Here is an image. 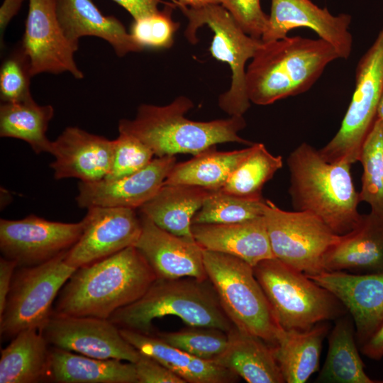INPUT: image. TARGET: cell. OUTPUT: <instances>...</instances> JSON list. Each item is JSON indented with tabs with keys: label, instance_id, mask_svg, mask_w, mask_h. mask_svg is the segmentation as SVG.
Listing matches in <instances>:
<instances>
[{
	"label": "cell",
	"instance_id": "1",
	"mask_svg": "<svg viewBox=\"0 0 383 383\" xmlns=\"http://www.w3.org/2000/svg\"><path fill=\"white\" fill-rule=\"evenodd\" d=\"M157 279L135 246L76 269L62 288L52 315L109 319L140 299Z\"/></svg>",
	"mask_w": 383,
	"mask_h": 383
},
{
	"label": "cell",
	"instance_id": "2",
	"mask_svg": "<svg viewBox=\"0 0 383 383\" xmlns=\"http://www.w3.org/2000/svg\"><path fill=\"white\" fill-rule=\"evenodd\" d=\"M287 165L294 210L313 213L338 235L357 226L362 213L350 164L328 162L318 150L302 143L290 152Z\"/></svg>",
	"mask_w": 383,
	"mask_h": 383
},
{
	"label": "cell",
	"instance_id": "3",
	"mask_svg": "<svg viewBox=\"0 0 383 383\" xmlns=\"http://www.w3.org/2000/svg\"><path fill=\"white\" fill-rule=\"evenodd\" d=\"M338 58L335 48L321 38L297 35L262 41L246 70L249 99L267 106L306 92Z\"/></svg>",
	"mask_w": 383,
	"mask_h": 383
},
{
	"label": "cell",
	"instance_id": "4",
	"mask_svg": "<svg viewBox=\"0 0 383 383\" xmlns=\"http://www.w3.org/2000/svg\"><path fill=\"white\" fill-rule=\"evenodd\" d=\"M193 106L192 101L184 96L164 106L141 104L134 119L119 121L118 131L141 140L156 157L178 153L195 155L223 143H254L238 135L246 126L243 116L195 121L185 116Z\"/></svg>",
	"mask_w": 383,
	"mask_h": 383
},
{
	"label": "cell",
	"instance_id": "5",
	"mask_svg": "<svg viewBox=\"0 0 383 383\" xmlns=\"http://www.w3.org/2000/svg\"><path fill=\"white\" fill-rule=\"evenodd\" d=\"M165 316H177L189 326L227 333L234 326L210 280L194 277L157 278L140 299L116 311L109 320L119 328L150 334L152 321Z\"/></svg>",
	"mask_w": 383,
	"mask_h": 383
},
{
	"label": "cell",
	"instance_id": "6",
	"mask_svg": "<svg viewBox=\"0 0 383 383\" xmlns=\"http://www.w3.org/2000/svg\"><path fill=\"white\" fill-rule=\"evenodd\" d=\"M253 270L277 322L284 330H307L347 311L329 291L275 257L260 262Z\"/></svg>",
	"mask_w": 383,
	"mask_h": 383
},
{
	"label": "cell",
	"instance_id": "7",
	"mask_svg": "<svg viewBox=\"0 0 383 383\" xmlns=\"http://www.w3.org/2000/svg\"><path fill=\"white\" fill-rule=\"evenodd\" d=\"M204 266L226 314L239 331L274 346L282 328L254 274L245 261L203 250Z\"/></svg>",
	"mask_w": 383,
	"mask_h": 383
},
{
	"label": "cell",
	"instance_id": "8",
	"mask_svg": "<svg viewBox=\"0 0 383 383\" xmlns=\"http://www.w3.org/2000/svg\"><path fill=\"white\" fill-rule=\"evenodd\" d=\"M177 7L188 19L184 35L191 43H197L200 27L206 25L212 30L209 51L213 57L227 63L231 71L230 88L219 96L218 106L230 116H243L251 103L246 88L245 65L255 55L262 40L245 33L221 4Z\"/></svg>",
	"mask_w": 383,
	"mask_h": 383
},
{
	"label": "cell",
	"instance_id": "9",
	"mask_svg": "<svg viewBox=\"0 0 383 383\" xmlns=\"http://www.w3.org/2000/svg\"><path fill=\"white\" fill-rule=\"evenodd\" d=\"M383 90V27L355 69V90L339 130L318 150L331 163L359 162L363 144L376 119Z\"/></svg>",
	"mask_w": 383,
	"mask_h": 383
},
{
	"label": "cell",
	"instance_id": "10",
	"mask_svg": "<svg viewBox=\"0 0 383 383\" xmlns=\"http://www.w3.org/2000/svg\"><path fill=\"white\" fill-rule=\"evenodd\" d=\"M67 251L52 260L15 271L6 306L0 315V335L13 338L20 332L40 331L52 314L60 289L76 270L65 261Z\"/></svg>",
	"mask_w": 383,
	"mask_h": 383
},
{
	"label": "cell",
	"instance_id": "11",
	"mask_svg": "<svg viewBox=\"0 0 383 383\" xmlns=\"http://www.w3.org/2000/svg\"><path fill=\"white\" fill-rule=\"evenodd\" d=\"M275 258L307 276L323 271V257L339 235L308 211H288L266 199L263 213Z\"/></svg>",
	"mask_w": 383,
	"mask_h": 383
},
{
	"label": "cell",
	"instance_id": "12",
	"mask_svg": "<svg viewBox=\"0 0 383 383\" xmlns=\"http://www.w3.org/2000/svg\"><path fill=\"white\" fill-rule=\"evenodd\" d=\"M84 228L77 223L51 221L30 214L19 220H0V250L18 267L36 266L68 251Z\"/></svg>",
	"mask_w": 383,
	"mask_h": 383
},
{
	"label": "cell",
	"instance_id": "13",
	"mask_svg": "<svg viewBox=\"0 0 383 383\" xmlns=\"http://www.w3.org/2000/svg\"><path fill=\"white\" fill-rule=\"evenodd\" d=\"M40 332L55 348L94 358L135 363L141 355L109 319L52 315Z\"/></svg>",
	"mask_w": 383,
	"mask_h": 383
},
{
	"label": "cell",
	"instance_id": "14",
	"mask_svg": "<svg viewBox=\"0 0 383 383\" xmlns=\"http://www.w3.org/2000/svg\"><path fill=\"white\" fill-rule=\"evenodd\" d=\"M25 32L20 43L27 55L33 77L48 72H69L82 79L74 58L78 50L67 38L59 22L56 0H28Z\"/></svg>",
	"mask_w": 383,
	"mask_h": 383
},
{
	"label": "cell",
	"instance_id": "15",
	"mask_svg": "<svg viewBox=\"0 0 383 383\" xmlns=\"http://www.w3.org/2000/svg\"><path fill=\"white\" fill-rule=\"evenodd\" d=\"M82 221V233L65 257L76 269L134 246L141 232L140 218L133 209L90 207Z\"/></svg>",
	"mask_w": 383,
	"mask_h": 383
},
{
	"label": "cell",
	"instance_id": "16",
	"mask_svg": "<svg viewBox=\"0 0 383 383\" xmlns=\"http://www.w3.org/2000/svg\"><path fill=\"white\" fill-rule=\"evenodd\" d=\"M177 163L174 155L156 157L141 170L128 176L78 184L79 207L94 206L140 209L163 186Z\"/></svg>",
	"mask_w": 383,
	"mask_h": 383
},
{
	"label": "cell",
	"instance_id": "17",
	"mask_svg": "<svg viewBox=\"0 0 383 383\" xmlns=\"http://www.w3.org/2000/svg\"><path fill=\"white\" fill-rule=\"evenodd\" d=\"M351 19L347 13L334 16L326 8H320L310 0H271L270 15L261 40H279L287 37L294 28L306 27L330 43L340 58L346 60L353 44L349 31Z\"/></svg>",
	"mask_w": 383,
	"mask_h": 383
},
{
	"label": "cell",
	"instance_id": "18",
	"mask_svg": "<svg viewBox=\"0 0 383 383\" xmlns=\"http://www.w3.org/2000/svg\"><path fill=\"white\" fill-rule=\"evenodd\" d=\"M333 294L348 311L361 346L383 322V272H323L308 276Z\"/></svg>",
	"mask_w": 383,
	"mask_h": 383
},
{
	"label": "cell",
	"instance_id": "19",
	"mask_svg": "<svg viewBox=\"0 0 383 383\" xmlns=\"http://www.w3.org/2000/svg\"><path fill=\"white\" fill-rule=\"evenodd\" d=\"M141 232L134 246L151 267L157 278L208 279L203 249L195 241L171 233L141 213Z\"/></svg>",
	"mask_w": 383,
	"mask_h": 383
},
{
	"label": "cell",
	"instance_id": "20",
	"mask_svg": "<svg viewBox=\"0 0 383 383\" xmlns=\"http://www.w3.org/2000/svg\"><path fill=\"white\" fill-rule=\"evenodd\" d=\"M50 154L55 158L50 166L55 179L77 178L82 182H96L110 172L113 140L78 127H67L52 141Z\"/></svg>",
	"mask_w": 383,
	"mask_h": 383
},
{
	"label": "cell",
	"instance_id": "21",
	"mask_svg": "<svg viewBox=\"0 0 383 383\" xmlns=\"http://www.w3.org/2000/svg\"><path fill=\"white\" fill-rule=\"evenodd\" d=\"M324 272H383V215L362 214L357 226L339 235L323 260Z\"/></svg>",
	"mask_w": 383,
	"mask_h": 383
},
{
	"label": "cell",
	"instance_id": "22",
	"mask_svg": "<svg viewBox=\"0 0 383 383\" xmlns=\"http://www.w3.org/2000/svg\"><path fill=\"white\" fill-rule=\"evenodd\" d=\"M191 230L203 250L237 257L252 267L274 257L264 216L234 223H195Z\"/></svg>",
	"mask_w": 383,
	"mask_h": 383
},
{
	"label": "cell",
	"instance_id": "23",
	"mask_svg": "<svg viewBox=\"0 0 383 383\" xmlns=\"http://www.w3.org/2000/svg\"><path fill=\"white\" fill-rule=\"evenodd\" d=\"M57 15L65 35L78 49L82 37L108 42L119 57L140 52V46L116 18L104 15L91 0H56Z\"/></svg>",
	"mask_w": 383,
	"mask_h": 383
},
{
	"label": "cell",
	"instance_id": "24",
	"mask_svg": "<svg viewBox=\"0 0 383 383\" xmlns=\"http://www.w3.org/2000/svg\"><path fill=\"white\" fill-rule=\"evenodd\" d=\"M122 336L138 352L165 365L187 383H230L239 377L213 360H204L177 348L157 336L119 328Z\"/></svg>",
	"mask_w": 383,
	"mask_h": 383
},
{
	"label": "cell",
	"instance_id": "25",
	"mask_svg": "<svg viewBox=\"0 0 383 383\" xmlns=\"http://www.w3.org/2000/svg\"><path fill=\"white\" fill-rule=\"evenodd\" d=\"M228 343L215 361L248 383H284L273 346L233 326Z\"/></svg>",
	"mask_w": 383,
	"mask_h": 383
},
{
	"label": "cell",
	"instance_id": "26",
	"mask_svg": "<svg viewBox=\"0 0 383 383\" xmlns=\"http://www.w3.org/2000/svg\"><path fill=\"white\" fill-rule=\"evenodd\" d=\"M211 191L186 184H163L140 208V213L171 233L194 239L191 230L192 219Z\"/></svg>",
	"mask_w": 383,
	"mask_h": 383
},
{
	"label": "cell",
	"instance_id": "27",
	"mask_svg": "<svg viewBox=\"0 0 383 383\" xmlns=\"http://www.w3.org/2000/svg\"><path fill=\"white\" fill-rule=\"evenodd\" d=\"M49 378L58 383H138L135 364L102 360L53 348Z\"/></svg>",
	"mask_w": 383,
	"mask_h": 383
},
{
	"label": "cell",
	"instance_id": "28",
	"mask_svg": "<svg viewBox=\"0 0 383 383\" xmlns=\"http://www.w3.org/2000/svg\"><path fill=\"white\" fill-rule=\"evenodd\" d=\"M328 331L323 322L304 331L281 329L273 349L284 382H306L318 370Z\"/></svg>",
	"mask_w": 383,
	"mask_h": 383
},
{
	"label": "cell",
	"instance_id": "29",
	"mask_svg": "<svg viewBox=\"0 0 383 383\" xmlns=\"http://www.w3.org/2000/svg\"><path fill=\"white\" fill-rule=\"evenodd\" d=\"M35 328L18 333L1 350L0 383H36L49 377L50 350Z\"/></svg>",
	"mask_w": 383,
	"mask_h": 383
},
{
	"label": "cell",
	"instance_id": "30",
	"mask_svg": "<svg viewBox=\"0 0 383 383\" xmlns=\"http://www.w3.org/2000/svg\"><path fill=\"white\" fill-rule=\"evenodd\" d=\"M253 144L232 151H218L213 146L187 161L176 163L164 184H186L211 191L221 189L233 172L252 152Z\"/></svg>",
	"mask_w": 383,
	"mask_h": 383
},
{
	"label": "cell",
	"instance_id": "31",
	"mask_svg": "<svg viewBox=\"0 0 383 383\" xmlns=\"http://www.w3.org/2000/svg\"><path fill=\"white\" fill-rule=\"evenodd\" d=\"M354 324L348 317H339L328 338V349L317 382L375 383L365 372L355 341Z\"/></svg>",
	"mask_w": 383,
	"mask_h": 383
},
{
	"label": "cell",
	"instance_id": "32",
	"mask_svg": "<svg viewBox=\"0 0 383 383\" xmlns=\"http://www.w3.org/2000/svg\"><path fill=\"white\" fill-rule=\"evenodd\" d=\"M54 116L51 105H39L32 98L3 102L0 106V135L23 140L36 153H50L52 141L46 136Z\"/></svg>",
	"mask_w": 383,
	"mask_h": 383
},
{
	"label": "cell",
	"instance_id": "33",
	"mask_svg": "<svg viewBox=\"0 0 383 383\" xmlns=\"http://www.w3.org/2000/svg\"><path fill=\"white\" fill-rule=\"evenodd\" d=\"M283 165L282 157L255 143L249 155L233 172L221 190L248 199H261L264 185Z\"/></svg>",
	"mask_w": 383,
	"mask_h": 383
},
{
	"label": "cell",
	"instance_id": "34",
	"mask_svg": "<svg viewBox=\"0 0 383 383\" xmlns=\"http://www.w3.org/2000/svg\"><path fill=\"white\" fill-rule=\"evenodd\" d=\"M359 162L362 167L360 201L383 215V123L378 118L363 144Z\"/></svg>",
	"mask_w": 383,
	"mask_h": 383
},
{
	"label": "cell",
	"instance_id": "35",
	"mask_svg": "<svg viewBox=\"0 0 383 383\" xmlns=\"http://www.w3.org/2000/svg\"><path fill=\"white\" fill-rule=\"evenodd\" d=\"M266 199H248L226 193L221 189L211 191L192 224L234 223L263 216Z\"/></svg>",
	"mask_w": 383,
	"mask_h": 383
},
{
	"label": "cell",
	"instance_id": "36",
	"mask_svg": "<svg viewBox=\"0 0 383 383\" xmlns=\"http://www.w3.org/2000/svg\"><path fill=\"white\" fill-rule=\"evenodd\" d=\"M158 338L167 343L194 356L214 360L226 349L227 332L200 326H190L177 332L158 333Z\"/></svg>",
	"mask_w": 383,
	"mask_h": 383
},
{
	"label": "cell",
	"instance_id": "37",
	"mask_svg": "<svg viewBox=\"0 0 383 383\" xmlns=\"http://www.w3.org/2000/svg\"><path fill=\"white\" fill-rule=\"evenodd\" d=\"M173 5L167 4L163 10L143 18L133 20L130 34L135 41L145 48H170L179 23L171 16Z\"/></svg>",
	"mask_w": 383,
	"mask_h": 383
},
{
	"label": "cell",
	"instance_id": "38",
	"mask_svg": "<svg viewBox=\"0 0 383 383\" xmlns=\"http://www.w3.org/2000/svg\"><path fill=\"white\" fill-rule=\"evenodd\" d=\"M33 77L29 60L21 44L4 60L0 69V97L2 102H17L32 98Z\"/></svg>",
	"mask_w": 383,
	"mask_h": 383
},
{
	"label": "cell",
	"instance_id": "39",
	"mask_svg": "<svg viewBox=\"0 0 383 383\" xmlns=\"http://www.w3.org/2000/svg\"><path fill=\"white\" fill-rule=\"evenodd\" d=\"M155 156L151 149L137 138L120 133L113 140V157L109 173L104 179H118L148 165Z\"/></svg>",
	"mask_w": 383,
	"mask_h": 383
},
{
	"label": "cell",
	"instance_id": "40",
	"mask_svg": "<svg viewBox=\"0 0 383 383\" xmlns=\"http://www.w3.org/2000/svg\"><path fill=\"white\" fill-rule=\"evenodd\" d=\"M221 4L245 33L261 39L267 28L269 16L262 10L260 0H221Z\"/></svg>",
	"mask_w": 383,
	"mask_h": 383
},
{
	"label": "cell",
	"instance_id": "41",
	"mask_svg": "<svg viewBox=\"0 0 383 383\" xmlns=\"http://www.w3.org/2000/svg\"><path fill=\"white\" fill-rule=\"evenodd\" d=\"M134 364L138 383H187L169 368L148 355L141 354Z\"/></svg>",
	"mask_w": 383,
	"mask_h": 383
},
{
	"label": "cell",
	"instance_id": "42",
	"mask_svg": "<svg viewBox=\"0 0 383 383\" xmlns=\"http://www.w3.org/2000/svg\"><path fill=\"white\" fill-rule=\"evenodd\" d=\"M125 9L133 20L148 16L159 11L161 0H113Z\"/></svg>",
	"mask_w": 383,
	"mask_h": 383
},
{
	"label": "cell",
	"instance_id": "43",
	"mask_svg": "<svg viewBox=\"0 0 383 383\" xmlns=\"http://www.w3.org/2000/svg\"><path fill=\"white\" fill-rule=\"evenodd\" d=\"M18 267L16 262L1 257L0 259V315L3 313L9 292L10 291L13 277L16 268Z\"/></svg>",
	"mask_w": 383,
	"mask_h": 383
},
{
	"label": "cell",
	"instance_id": "44",
	"mask_svg": "<svg viewBox=\"0 0 383 383\" xmlns=\"http://www.w3.org/2000/svg\"><path fill=\"white\" fill-rule=\"evenodd\" d=\"M360 349L370 359L380 360L383 357V322L360 346Z\"/></svg>",
	"mask_w": 383,
	"mask_h": 383
},
{
	"label": "cell",
	"instance_id": "45",
	"mask_svg": "<svg viewBox=\"0 0 383 383\" xmlns=\"http://www.w3.org/2000/svg\"><path fill=\"white\" fill-rule=\"evenodd\" d=\"M25 0H4L0 8L1 38L9 23L17 14Z\"/></svg>",
	"mask_w": 383,
	"mask_h": 383
},
{
	"label": "cell",
	"instance_id": "46",
	"mask_svg": "<svg viewBox=\"0 0 383 383\" xmlns=\"http://www.w3.org/2000/svg\"><path fill=\"white\" fill-rule=\"evenodd\" d=\"M177 6H184L189 8H201L209 5L221 4V0H172Z\"/></svg>",
	"mask_w": 383,
	"mask_h": 383
},
{
	"label": "cell",
	"instance_id": "47",
	"mask_svg": "<svg viewBox=\"0 0 383 383\" xmlns=\"http://www.w3.org/2000/svg\"><path fill=\"white\" fill-rule=\"evenodd\" d=\"M377 118L383 123V90L382 91L377 110Z\"/></svg>",
	"mask_w": 383,
	"mask_h": 383
}]
</instances>
